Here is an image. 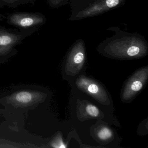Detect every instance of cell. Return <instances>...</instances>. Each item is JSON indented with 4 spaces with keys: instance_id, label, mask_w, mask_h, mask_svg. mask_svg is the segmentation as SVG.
<instances>
[{
    "instance_id": "7",
    "label": "cell",
    "mask_w": 148,
    "mask_h": 148,
    "mask_svg": "<svg viewBox=\"0 0 148 148\" xmlns=\"http://www.w3.org/2000/svg\"><path fill=\"white\" fill-rule=\"evenodd\" d=\"M77 86L102 104L109 103L105 91L97 83L86 77H80L76 81Z\"/></svg>"
},
{
    "instance_id": "3",
    "label": "cell",
    "mask_w": 148,
    "mask_h": 148,
    "mask_svg": "<svg viewBox=\"0 0 148 148\" xmlns=\"http://www.w3.org/2000/svg\"><path fill=\"white\" fill-rule=\"evenodd\" d=\"M86 59V49L82 39L77 40L71 47L66 55L65 71L68 75H75L80 71Z\"/></svg>"
},
{
    "instance_id": "4",
    "label": "cell",
    "mask_w": 148,
    "mask_h": 148,
    "mask_svg": "<svg viewBox=\"0 0 148 148\" xmlns=\"http://www.w3.org/2000/svg\"><path fill=\"white\" fill-rule=\"evenodd\" d=\"M45 97V95L40 92L24 90L6 97L5 101L14 107L24 108L36 106L44 101Z\"/></svg>"
},
{
    "instance_id": "11",
    "label": "cell",
    "mask_w": 148,
    "mask_h": 148,
    "mask_svg": "<svg viewBox=\"0 0 148 148\" xmlns=\"http://www.w3.org/2000/svg\"><path fill=\"white\" fill-rule=\"evenodd\" d=\"M47 1L52 8H58L69 4V0H47Z\"/></svg>"
},
{
    "instance_id": "6",
    "label": "cell",
    "mask_w": 148,
    "mask_h": 148,
    "mask_svg": "<svg viewBox=\"0 0 148 148\" xmlns=\"http://www.w3.org/2000/svg\"><path fill=\"white\" fill-rule=\"evenodd\" d=\"M46 20L45 16L38 13H16L9 16L8 23L21 28H27L43 25Z\"/></svg>"
},
{
    "instance_id": "9",
    "label": "cell",
    "mask_w": 148,
    "mask_h": 148,
    "mask_svg": "<svg viewBox=\"0 0 148 148\" xmlns=\"http://www.w3.org/2000/svg\"><path fill=\"white\" fill-rule=\"evenodd\" d=\"M112 132L110 128L107 127H102L98 132L99 138L103 141L109 140L112 136Z\"/></svg>"
},
{
    "instance_id": "1",
    "label": "cell",
    "mask_w": 148,
    "mask_h": 148,
    "mask_svg": "<svg viewBox=\"0 0 148 148\" xmlns=\"http://www.w3.org/2000/svg\"><path fill=\"white\" fill-rule=\"evenodd\" d=\"M114 32L112 37L100 42L99 52L107 58L119 60L141 58L148 53V42L144 36L137 33L125 32L118 27L107 28Z\"/></svg>"
},
{
    "instance_id": "8",
    "label": "cell",
    "mask_w": 148,
    "mask_h": 148,
    "mask_svg": "<svg viewBox=\"0 0 148 148\" xmlns=\"http://www.w3.org/2000/svg\"><path fill=\"white\" fill-rule=\"evenodd\" d=\"M21 40V36L0 30V56L6 55Z\"/></svg>"
},
{
    "instance_id": "13",
    "label": "cell",
    "mask_w": 148,
    "mask_h": 148,
    "mask_svg": "<svg viewBox=\"0 0 148 148\" xmlns=\"http://www.w3.org/2000/svg\"><path fill=\"white\" fill-rule=\"evenodd\" d=\"M3 3L8 5H13L22 0H1Z\"/></svg>"
},
{
    "instance_id": "2",
    "label": "cell",
    "mask_w": 148,
    "mask_h": 148,
    "mask_svg": "<svg viewBox=\"0 0 148 148\" xmlns=\"http://www.w3.org/2000/svg\"><path fill=\"white\" fill-rule=\"evenodd\" d=\"M126 0H84L71 7L69 21L81 20L103 14L121 7Z\"/></svg>"
},
{
    "instance_id": "10",
    "label": "cell",
    "mask_w": 148,
    "mask_h": 148,
    "mask_svg": "<svg viewBox=\"0 0 148 148\" xmlns=\"http://www.w3.org/2000/svg\"><path fill=\"white\" fill-rule=\"evenodd\" d=\"M85 111L87 115L92 117H97L100 114V112L97 107L91 104H88L86 106Z\"/></svg>"
},
{
    "instance_id": "5",
    "label": "cell",
    "mask_w": 148,
    "mask_h": 148,
    "mask_svg": "<svg viewBox=\"0 0 148 148\" xmlns=\"http://www.w3.org/2000/svg\"><path fill=\"white\" fill-rule=\"evenodd\" d=\"M148 74L147 66L138 70L128 79L122 92L123 100H131L142 90L147 81Z\"/></svg>"
},
{
    "instance_id": "12",
    "label": "cell",
    "mask_w": 148,
    "mask_h": 148,
    "mask_svg": "<svg viewBox=\"0 0 148 148\" xmlns=\"http://www.w3.org/2000/svg\"><path fill=\"white\" fill-rule=\"evenodd\" d=\"M51 146L54 148H66V146L63 143L62 138L59 136H58L52 142Z\"/></svg>"
},
{
    "instance_id": "14",
    "label": "cell",
    "mask_w": 148,
    "mask_h": 148,
    "mask_svg": "<svg viewBox=\"0 0 148 148\" xmlns=\"http://www.w3.org/2000/svg\"><path fill=\"white\" fill-rule=\"evenodd\" d=\"M84 1V0H69V4H70V7H71L80 1Z\"/></svg>"
}]
</instances>
